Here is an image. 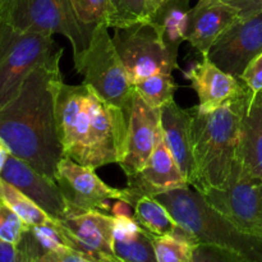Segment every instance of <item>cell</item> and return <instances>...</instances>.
<instances>
[{"mask_svg":"<svg viewBox=\"0 0 262 262\" xmlns=\"http://www.w3.org/2000/svg\"><path fill=\"white\" fill-rule=\"evenodd\" d=\"M192 262H257L238 251L215 245L199 243Z\"/></svg>","mask_w":262,"mask_h":262,"instance_id":"f1b7e54d","label":"cell"},{"mask_svg":"<svg viewBox=\"0 0 262 262\" xmlns=\"http://www.w3.org/2000/svg\"><path fill=\"white\" fill-rule=\"evenodd\" d=\"M58 49L50 33L19 31L0 22V109L19 92L28 74Z\"/></svg>","mask_w":262,"mask_h":262,"instance_id":"8992f818","label":"cell"},{"mask_svg":"<svg viewBox=\"0 0 262 262\" xmlns=\"http://www.w3.org/2000/svg\"><path fill=\"white\" fill-rule=\"evenodd\" d=\"M238 19V13L219 0H197L189 14L187 41L201 55H207L212 45Z\"/></svg>","mask_w":262,"mask_h":262,"instance_id":"e0dca14e","label":"cell"},{"mask_svg":"<svg viewBox=\"0 0 262 262\" xmlns=\"http://www.w3.org/2000/svg\"><path fill=\"white\" fill-rule=\"evenodd\" d=\"M114 8V27L150 20L146 0H112Z\"/></svg>","mask_w":262,"mask_h":262,"instance_id":"4316f807","label":"cell"},{"mask_svg":"<svg viewBox=\"0 0 262 262\" xmlns=\"http://www.w3.org/2000/svg\"><path fill=\"white\" fill-rule=\"evenodd\" d=\"M199 242L191 235L165 234L154 237L158 262H192Z\"/></svg>","mask_w":262,"mask_h":262,"instance_id":"603a6c76","label":"cell"},{"mask_svg":"<svg viewBox=\"0 0 262 262\" xmlns=\"http://www.w3.org/2000/svg\"><path fill=\"white\" fill-rule=\"evenodd\" d=\"M33 262H99L90 256L73 250V248H63V250L51 251L45 253Z\"/></svg>","mask_w":262,"mask_h":262,"instance_id":"4dcf8cb0","label":"cell"},{"mask_svg":"<svg viewBox=\"0 0 262 262\" xmlns=\"http://www.w3.org/2000/svg\"><path fill=\"white\" fill-rule=\"evenodd\" d=\"M110 215L114 217H135V207L127 201L115 200L114 204H112Z\"/></svg>","mask_w":262,"mask_h":262,"instance_id":"d6a6232c","label":"cell"},{"mask_svg":"<svg viewBox=\"0 0 262 262\" xmlns=\"http://www.w3.org/2000/svg\"><path fill=\"white\" fill-rule=\"evenodd\" d=\"M0 202L9 206L30 227L56 224L59 222L46 214L30 197L26 196L22 191H19L9 182L4 181L2 177H0Z\"/></svg>","mask_w":262,"mask_h":262,"instance_id":"7402d4cb","label":"cell"},{"mask_svg":"<svg viewBox=\"0 0 262 262\" xmlns=\"http://www.w3.org/2000/svg\"><path fill=\"white\" fill-rule=\"evenodd\" d=\"M5 0H0V19H2V13H3V8H4Z\"/></svg>","mask_w":262,"mask_h":262,"instance_id":"8d00e7d4","label":"cell"},{"mask_svg":"<svg viewBox=\"0 0 262 262\" xmlns=\"http://www.w3.org/2000/svg\"><path fill=\"white\" fill-rule=\"evenodd\" d=\"M177 223L199 243L238 251L262 262V241L251 237L210 206L200 192L189 187L171 189L155 196Z\"/></svg>","mask_w":262,"mask_h":262,"instance_id":"277c9868","label":"cell"},{"mask_svg":"<svg viewBox=\"0 0 262 262\" xmlns=\"http://www.w3.org/2000/svg\"><path fill=\"white\" fill-rule=\"evenodd\" d=\"M261 191H262V184H261Z\"/></svg>","mask_w":262,"mask_h":262,"instance_id":"74e56055","label":"cell"},{"mask_svg":"<svg viewBox=\"0 0 262 262\" xmlns=\"http://www.w3.org/2000/svg\"><path fill=\"white\" fill-rule=\"evenodd\" d=\"M239 79L252 94L262 91V53L250 61Z\"/></svg>","mask_w":262,"mask_h":262,"instance_id":"f546056e","label":"cell"},{"mask_svg":"<svg viewBox=\"0 0 262 262\" xmlns=\"http://www.w3.org/2000/svg\"><path fill=\"white\" fill-rule=\"evenodd\" d=\"M127 181L129 204L132 206H135L136 202L143 196L155 197L171 189L189 187L186 177L166 146L164 137L158 143L142 170L127 178Z\"/></svg>","mask_w":262,"mask_h":262,"instance_id":"9a60e30c","label":"cell"},{"mask_svg":"<svg viewBox=\"0 0 262 262\" xmlns=\"http://www.w3.org/2000/svg\"><path fill=\"white\" fill-rule=\"evenodd\" d=\"M0 262H20L17 246L9 245L0 239Z\"/></svg>","mask_w":262,"mask_h":262,"instance_id":"836d02e7","label":"cell"},{"mask_svg":"<svg viewBox=\"0 0 262 262\" xmlns=\"http://www.w3.org/2000/svg\"><path fill=\"white\" fill-rule=\"evenodd\" d=\"M61 55L63 49L59 48L46 63L33 69L19 92L0 109V137L10 154L53 179L64 158L56 117L63 84Z\"/></svg>","mask_w":262,"mask_h":262,"instance_id":"6da1fadb","label":"cell"},{"mask_svg":"<svg viewBox=\"0 0 262 262\" xmlns=\"http://www.w3.org/2000/svg\"><path fill=\"white\" fill-rule=\"evenodd\" d=\"M192 118L193 109H183L174 100L160 109L164 141L189 186L194 183Z\"/></svg>","mask_w":262,"mask_h":262,"instance_id":"ac0fdd59","label":"cell"},{"mask_svg":"<svg viewBox=\"0 0 262 262\" xmlns=\"http://www.w3.org/2000/svg\"><path fill=\"white\" fill-rule=\"evenodd\" d=\"M56 117L64 158L94 169L123 160L129 119L91 86L63 82Z\"/></svg>","mask_w":262,"mask_h":262,"instance_id":"7a4b0ae2","label":"cell"},{"mask_svg":"<svg viewBox=\"0 0 262 262\" xmlns=\"http://www.w3.org/2000/svg\"><path fill=\"white\" fill-rule=\"evenodd\" d=\"M113 42L133 84L158 73L178 69L177 58L166 49L151 20L114 27Z\"/></svg>","mask_w":262,"mask_h":262,"instance_id":"ba28073f","label":"cell"},{"mask_svg":"<svg viewBox=\"0 0 262 262\" xmlns=\"http://www.w3.org/2000/svg\"><path fill=\"white\" fill-rule=\"evenodd\" d=\"M191 9V0H168L150 17L174 58H178L181 43L187 41Z\"/></svg>","mask_w":262,"mask_h":262,"instance_id":"ffe728a7","label":"cell"},{"mask_svg":"<svg viewBox=\"0 0 262 262\" xmlns=\"http://www.w3.org/2000/svg\"><path fill=\"white\" fill-rule=\"evenodd\" d=\"M114 252L120 262H158L154 237L143 228L129 239H114Z\"/></svg>","mask_w":262,"mask_h":262,"instance_id":"484cf974","label":"cell"},{"mask_svg":"<svg viewBox=\"0 0 262 262\" xmlns=\"http://www.w3.org/2000/svg\"><path fill=\"white\" fill-rule=\"evenodd\" d=\"M237 159L248 176L262 182V91L251 95L243 113Z\"/></svg>","mask_w":262,"mask_h":262,"instance_id":"d6986e66","label":"cell"},{"mask_svg":"<svg viewBox=\"0 0 262 262\" xmlns=\"http://www.w3.org/2000/svg\"><path fill=\"white\" fill-rule=\"evenodd\" d=\"M135 90L146 104L161 109L174 100L176 83L171 73H158L136 83Z\"/></svg>","mask_w":262,"mask_h":262,"instance_id":"d4e9b609","label":"cell"},{"mask_svg":"<svg viewBox=\"0 0 262 262\" xmlns=\"http://www.w3.org/2000/svg\"><path fill=\"white\" fill-rule=\"evenodd\" d=\"M146 2H147L148 14H150V17H151V15H152L154 13H155L156 10H158L159 8L164 4V3L168 2V0H146Z\"/></svg>","mask_w":262,"mask_h":262,"instance_id":"d590c367","label":"cell"},{"mask_svg":"<svg viewBox=\"0 0 262 262\" xmlns=\"http://www.w3.org/2000/svg\"><path fill=\"white\" fill-rule=\"evenodd\" d=\"M262 53V12L239 18L210 49L207 56L222 71L239 79L246 67Z\"/></svg>","mask_w":262,"mask_h":262,"instance_id":"7c38bea8","label":"cell"},{"mask_svg":"<svg viewBox=\"0 0 262 262\" xmlns=\"http://www.w3.org/2000/svg\"><path fill=\"white\" fill-rule=\"evenodd\" d=\"M186 76L199 96L200 113L214 112L247 90L241 79L222 71L207 55H202V60L194 64Z\"/></svg>","mask_w":262,"mask_h":262,"instance_id":"2e32d148","label":"cell"},{"mask_svg":"<svg viewBox=\"0 0 262 262\" xmlns=\"http://www.w3.org/2000/svg\"><path fill=\"white\" fill-rule=\"evenodd\" d=\"M161 138L160 109L151 107L137 94L129 117L127 150L119 164L127 178L142 170Z\"/></svg>","mask_w":262,"mask_h":262,"instance_id":"4fadbf2b","label":"cell"},{"mask_svg":"<svg viewBox=\"0 0 262 262\" xmlns=\"http://www.w3.org/2000/svg\"><path fill=\"white\" fill-rule=\"evenodd\" d=\"M109 28L106 25L94 28L87 49L73 59L74 69L83 76V83L122 109L129 119L137 92L115 49Z\"/></svg>","mask_w":262,"mask_h":262,"instance_id":"5b68a950","label":"cell"},{"mask_svg":"<svg viewBox=\"0 0 262 262\" xmlns=\"http://www.w3.org/2000/svg\"><path fill=\"white\" fill-rule=\"evenodd\" d=\"M252 92L241 96L211 113H200L197 106L192 118L194 183L200 193L210 188H223L238 165L241 122Z\"/></svg>","mask_w":262,"mask_h":262,"instance_id":"3957f363","label":"cell"},{"mask_svg":"<svg viewBox=\"0 0 262 262\" xmlns=\"http://www.w3.org/2000/svg\"><path fill=\"white\" fill-rule=\"evenodd\" d=\"M55 181L67 199L82 209L99 210L110 214V200L129 202L127 187L120 189L107 186L97 177L94 168L81 165L69 158H63L59 161Z\"/></svg>","mask_w":262,"mask_h":262,"instance_id":"8fae6325","label":"cell"},{"mask_svg":"<svg viewBox=\"0 0 262 262\" xmlns=\"http://www.w3.org/2000/svg\"><path fill=\"white\" fill-rule=\"evenodd\" d=\"M77 19L89 33L99 25L113 28L115 20L112 0H71Z\"/></svg>","mask_w":262,"mask_h":262,"instance_id":"cb8c5ba5","label":"cell"},{"mask_svg":"<svg viewBox=\"0 0 262 262\" xmlns=\"http://www.w3.org/2000/svg\"><path fill=\"white\" fill-rule=\"evenodd\" d=\"M262 182L248 176L238 163L229 183L201 193L210 206L251 237L262 241Z\"/></svg>","mask_w":262,"mask_h":262,"instance_id":"9c48e42d","label":"cell"},{"mask_svg":"<svg viewBox=\"0 0 262 262\" xmlns=\"http://www.w3.org/2000/svg\"><path fill=\"white\" fill-rule=\"evenodd\" d=\"M0 22L19 31L63 35L73 59L86 50L91 38L77 19L71 0H5Z\"/></svg>","mask_w":262,"mask_h":262,"instance_id":"52a82bcc","label":"cell"},{"mask_svg":"<svg viewBox=\"0 0 262 262\" xmlns=\"http://www.w3.org/2000/svg\"><path fill=\"white\" fill-rule=\"evenodd\" d=\"M233 8L239 18H248L262 12V0H219Z\"/></svg>","mask_w":262,"mask_h":262,"instance_id":"1f68e13d","label":"cell"},{"mask_svg":"<svg viewBox=\"0 0 262 262\" xmlns=\"http://www.w3.org/2000/svg\"><path fill=\"white\" fill-rule=\"evenodd\" d=\"M71 248L99 262H120L114 252V216L87 210L69 201L68 211L59 220Z\"/></svg>","mask_w":262,"mask_h":262,"instance_id":"30bf717a","label":"cell"},{"mask_svg":"<svg viewBox=\"0 0 262 262\" xmlns=\"http://www.w3.org/2000/svg\"><path fill=\"white\" fill-rule=\"evenodd\" d=\"M10 156V150L7 146V143L4 142L2 137H0V177H2L3 169H4L5 164H7L8 158Z\"/></svg>","mask_w":262,"mask_h":262,"instance_id":"e575fe53","label":"cell"},{"mask_svg":"<svg viewBox=\"0 0 262 262\" xmlns=\"http://www.w3.org/2000/svg\"><path fill=\"white\" fill-rule=\"evenodd\" d=\"M2 178L17 187L51 217L60 220L66 216L69 200L58 182L33 169L22 159L10 154Z\"/></svg>","mask_w":262,"mask_h":262,"instance_id":"5bb4252c","label":"cell"},{"mask_svg":"<svg viewBox=\"0 0 262 262\" xmlns=\"http://www.w3.org/2000/svg\"><path fill=\"white\" fill-rule=\"evenodd\" d=\"M30 225L26 224L9 206L0 202V239L17 246Z\"/></svg>","mask_w":262,"mask_h":262,"instance_id":"83f0119b","label":"cell"},{"mask_svg":"<svg viewBox=\"0 0 262 262\" xmlns=\"http://www.w3.org/2000/svg\"><path fill=\"white\" fill-rule=\"evenodd\" d=\"M133 207H135V219L152 237H160L165 234L191 235L174 220L166 207L163 206L155 197H141Z\"/></svg>","mask_w":262,"mask_h":262,"instance_id":"44dd1931","label":"cell"}]
</instances>
